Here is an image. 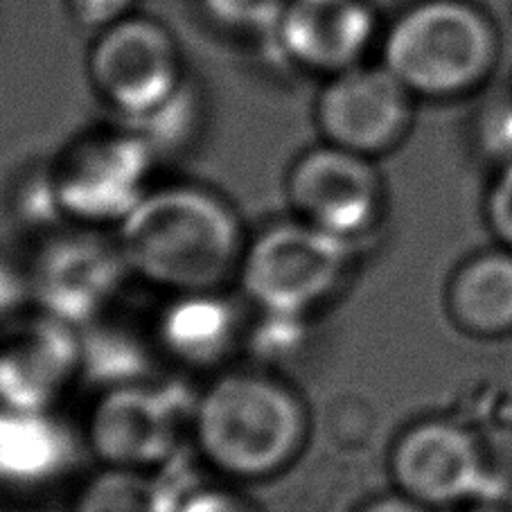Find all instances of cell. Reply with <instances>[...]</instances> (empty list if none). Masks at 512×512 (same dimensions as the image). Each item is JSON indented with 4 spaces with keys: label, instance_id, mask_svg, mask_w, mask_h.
Returning a JSON list of instances; mask_svg holds the SVG:
<instances>
[{
    "label": "cell",
    "instance_id": "1",
    "mask_svg": "<svg viewBox=\"0 0 512 512\" xmlns=\"http://www.w3.org/2000/svg\"><path fill=\"white\" fill-rule=\"evenodd\" d=\"M113 233L131 280L163 296L237 285L251 237L222 192L192 181L156 183Z\"/></svg>",
    "mask_w": 512,
    "mask_h": 512
},
{
    "label": "cell",
    "instance_id": "2",
    "mask_svg": "<svg viewBox=\"0 0 512 512\" xmlns=\"http://www.w3.org/2000/svg\"><path fill=\"white\" fill-rule=\"evenodd\" d=\"M312 411L298 388L269 368H228L194 397L190 445L226 483H269L303 461Z\"/></svg>",
    "mask_w": 512,
    "mask_h": 512
},
{
    "label": "cell",
    "instance_id": "3",
    "mask_svg": "<svg viewBox=\"0 0 512 512\" xmlns=\"http://www.w3.org/2000/svg\"><path fill=\"white\" fill-rule=\"evenodd\" d=\"M377 52L418 102H458L492 86L503 37L476 0H413L386 25Z\"/></svg>",
    "mask_w": 512,
    "mask_h": 512
},
{
    "label": "cell",
    "instance_id": "4",
    "mask_svg": "<svg viewBox=\"0 0 512 512\" xmlns=\"http://www.w3.org/2000/svg\"><path fill=\"white\" fill-rule=\"evenodd\" d=\"M357 249L296 217L282 219L249 237L237 289L255 314L307 323L346 285Z\"/></svg>",
    "mask_w": 512,
    "mask_h": 512
},
{
    "label": "cell",
    "instance_id": "5",
    "mask_svg": "<svg viewBox=\"0 0 512 512\" xmlns=\"http://www.w3.org/2000/svg\"><path fill=\"white\" fill-rule=\"evenodd\" d=\"M158 158L125 122L91 129L48 165L66 224L116 231L154 188Z\"/></svg>",
    "mask_w": 512,
    "mask_h": 512
},
{
    "label": "cell",
    "instance_id": "6",
    "mask_svg": "<svg viewBox=\"0 0 512 512\" xmlns=\"http://www.w3.org/2000/svg\"><path fill=\"white\" fill-rule=\"evenodd\" d=\"M28 278L32 312L84 330L116 310L131 273L116 233L66 224L39 242Z\"/></svg>",
    "mask_w": 512,
    "mask_h": 512
},
{
    "label": "cell",
    "instance_id": "7",
    "mask_svg": "<svg viewBox=\"0 0 512 512\" xmlns=\"http://www.w3.org/2000/svg\"><path fill=\"white\" fill-rule=\"evenodd\" d=\"M192 402L154 377L102 388L79 427L86 454L104 467L161 472L190 443Z\"/></svg>",
    "mask_w": 512,
    "mask_h": 512
},
{
    "label": "cell",
    "instance_id": "8",
    "mask_svg": "<svg viewBox=\"0 0 512 512\" xmlns=\"http://www.w3.org/2000/svg\"><path fill=\"white\" fill-rule=\"evenodd\" d=\"M86 70L100 102L127 125L152 116L190 79L174 32L145 14L97 32Z\"/></svg>",
    "mask_w": 512,
    "mask_h": 512
},
{
    "label": "cell",
    "instance_id": "9",
    "mask_svg": "<svg viewBox=\"0 0 512 512\" xmlns=\"http://www.w3.org/2000/svg\"><path fill=\"white\" fill-rule=\"evenodd\" d=\"M291 217L352 244L366 242L384 224L388 188L375 158L330 143L314 145L285 174Z\"/></svg>",
    "mask_w": 512,
    "mask_h": 512
},
{
    "label": "cell",
    "instance_id": "10",
    "mask_svg": "<svg viewBox=\"0 0 512 512\" xmlns=\"http://www.w3.org/2000/svg\"><path fill=\"white\" fill-rule=\"evenodd\" d=\"M416 109V97L382 61H366L323 79L314 122L323 143L379 161L411 136Z\"/></svg>",
    "mask_w": 512,
    "mask_h": 512
},
{
    "label": "cell",
    "instance_id": "11",
    "mask_svg": "<svg viewBox=\"0 0 512 512\" xmlns=\"http://www.w3.org/2000/svg\"><path fill=\"white\" fill-rule=\"evenodd\" d=\"M386 472L393 490L431 510L488 494L492 481L479 438L445 418L406 427L388 449Z\"/></svg>",
    "mask_w": 512,
    "mask_h": 512
},
{
    "label": "cell",
    "instance_id": "12",
    "mask_svg": "<svg viewBox=\"0 0 512 512\" xmlns=\"http://www.w3.org/2000/svg\"><path fill=\"white\" fill-rule=\"evenodd\" d=\"M382 34L373 0H287L264 50L287 68L323 82L370 61Z\"/></svg>",
    "mask_w": 512,
    "mask_h": 512
},
{
    "label": "cell",
    "instance_id": "13",
    "mask_svg": "<svg viewBox=\"0 0 512 512\" xmlns=\"http://www.w3.org/2000/svg\"><path fill=\"white\" fill-rule=\"evenodd\" d=\"M84 377L82 332L30 312L0 334V409L57 411Z\"/></svg>",
    "mask_w": 512,
    "mask_h": 512
},
{
    "label": "cell",
    "instance_id": "14",
    "mask_svg": "<svg viewBox=\"0 0 512 512\" xmlns=\"http://www.w3.org/2000/svg\"><path fill=\"white\" fill-rule=\"evenodd\" d=\"M158 357L174 368L215 377L233 368L246 352L249 328L244 310L228 291L165 296L163 310L152 323Z\"/></svg>",
    "mask_w": 512,
    "mask_h": 512
},
{
    "label": "cell",
    "instance_id": "15",
    "mask_svg": "<svg viewBox=\"0 0 512 512\" xmlns=\"http://www.w3.org/2000/svg\"><path fill=\"white\" fill-rule=\"evenodd\" d=\"M86 452L82 429L59 411L0 409V485L14 492H43L59 485Z\"/></svg>",
    "mask_w": 512,
    "mask_h": 512
},
{
    "label": "cell",
    "instance_id": "16",
    "mask_svg": "<svg viewBox=\"0 0 512 512\" xmlns=\"http://www.w3.org/2000/svg\"><path fill=\"white\" fill-rule=\"evenodd\" d=\"M447 310L463 332L497 337L512 330V251L467 260L447 289Z\"/></svg>",
    "mask_w": 512,
    "mask_h": 512
},
{
    "label": "cell",
    "instance_id": "17",
    "mask_svg": "<svg viewBox=\"0 0 512 512\" xmlns=\"http://www.w3.org/2000/svg\"><path fill=\"white\" fill-rule=\"evenodd\" d=\"M181 497H172L158 472L97 465L77 485L68 512H174Z\"/></svg>",
    "mask_w": 512,
    "mask_h": 512
},
{
    "label": "cell",
    "instance_id": "18",
    "mask_svg": "<svg viewBox=\"0 0 512 512\" xmlns=\"http://www.w3.org/2000/svg\"><path fill=\"white\" fill-rule=\"evenodd\" d=\"M203 120H206V100L199 84L190 77L172 100H167L152 116L131 122L129 127L145 138L161 163L163 158L190 152L201 136Z\"/></svg>",
    "mask_w": 512,
    "mask_h": 512
},
{
    "label": "cell",
    "instance_id": "19",
    "mask_svg": "<svg viewBox=\"0 0 512 512\" xmlns=\"http://www.w3.org/2000/svg\"><path fill=\"white\" fill-rule=\"evenodd\" d=\"M213 28L267 48L285 12L287 0H197Z\"/></svg>",
    "mask_w": 512,
    "mask_h": 512
},
{
    "label": "cell",
    "instance_id": "20",
    "mask_svg": "<svg viewBox=\"0 0 512 512\" xmlns=\"http://www.w3.org/2000/svg\"><path fill=\"white\" fill-rule=\"evenodd\" d=\"M488 93V88H485ZM470 138L481 158L494 170L512 163V88L503 86L499 93H488L474 111Z\"/></svg>",
    "mask_w": 512,
    "mask_h": 512
},
{
    "label": "cell",
    "instance_id": "21",
    "mask_svg": "<svg viewBox=\"0 0 512 512\" xmlns=\"http://www.w3.org/2000/svg\"><path fill=\"white\" fill-rule=\"evenodd\" d=\"M32 312L28 264L0 255V334Z\"/></svg>",
    "mask_w": 512,
    "mask_h": 512
},
{
    "label": "cell",
    "instance_id": "22",
    "mask_svg": "<svg viewBox=\"0 0 512 512\" xmlns=\"http://www.w3.org/2000/svg\"><path fill=\"white\" fill-rule=\"evenodd\" d=\"M138 3L140 0H66V10L77 28L95 37L97 32L138 14Z\"/></svg>",
    "mask_w": 512,
    "mask_h": 512
},
{
    "label": "cell",
    "instance_id": "23",
    "mask_svg": "<svg viewBox=\"0 0 512 512\" xmlns=\"http://www.w3.org/2000/svg\"><path fill=\"white\" fill-rule=\"evenodd\" d=\"M485 219L499 242L512 251V163L494 170L485 192Z\"/></svg>",
    "mask_w": 512,
    "mask_h": 512
},
{
    "label": "cell",
    "instance_id": "24",
    "mask_svg": "<svg viewBox=\"0 0 512 512\" xmlns=\"http://www.w3.org/2000/svg\"><path fill=\"white\" fill-rule=\"evenodd\" d=\"M174 512H262L251 499L242 497L226 485H208V488L183 494Z\"/></svg>",
    "mask_w": 512,
    "mask_h": 512
},
{
    "label": "cell",
    "instance_id": "25",
    "mask_svg": "<svg viewBox=\"0 0 512 512\" xmlns=\"http://www.w3.org/2000/svg\"><path fill=\"white\" fill-rule=\"evenodd\" d=\"M352 512H434V510L422 506V503H418L411 497H406V494H402V492L393 490V492L377 494V497L361 501Z\"/></svg>",
    "mask_w": 512,
    "mask_h": 512
},
{
    "label": "cell",
    "instance_id": "26",
    "mask_svg": "<svg viewBox=\"0 0 512 512\" xmlns=\"http://www.w3.org/2000/svg\"><path fill=\"white\" fill-rule=\"evenodd\" d=\"M470 512H503V510L492 508V506H479V508H474V510H470Z\"/></svg>",
    "mask_w": 512,
    "mask_h": 512
}]
</instances>
